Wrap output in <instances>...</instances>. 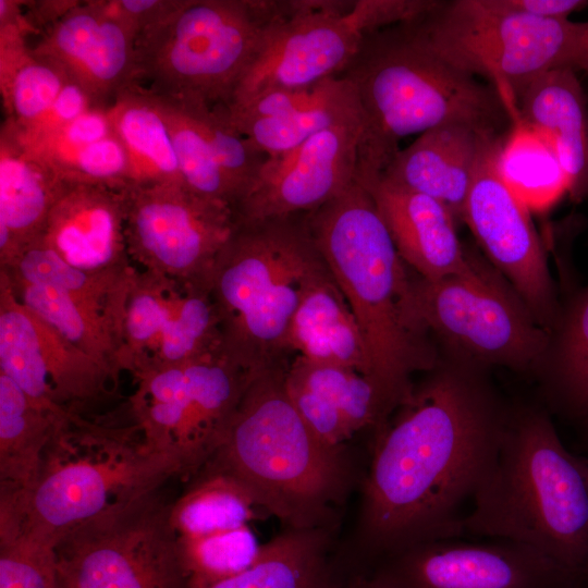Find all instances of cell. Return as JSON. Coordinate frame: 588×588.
<instances>
[{"mask_svg": "<svg viewBox=\"0 0 588 588\" xmlns=\"http://www.w3.org/2000/svg\"><path fill=\"white\" fill-rule=\"evenodd\" d=\"M507 413L481 369L456 358L414 384L375 431L353 576L413 544L464 536Z\"/></svg>", "mask_w": 588, "mask_h": 588, "instance_id": "cell-1", "label": "cell"}, {"mask_svg": "<svg viewBox=\"0 0 588 588\" xmlns=\"http://www.w3.org/2000/svg\"><path fill=\"white\" fill-rule=\"evenodd\" d=\"M463 532L527 546L583 588L588 581V462L565 448L543 409L509 411Z\"/></svg>", "mask_w": 588, "mask_h": 588, "instance_id": "cell-2", "label": "cell"}, {"mask_svg": "<svg viewBox=\"0 0 588 588\" xmlns=\"http://www.w3.org/2000/svg\"><path fill=\"white\" fill-rule=\"evenodd\" d=\"M309 233L364 336L376 381L399 403L412 376L439 362L419 311L414 278L369 192L356 180L305 213Z\"/></svg>", "mask_w": 588, "mask_h": 588, "instance_id": "cell-3", "label": "cell"}, {"mask_svg": "<svg viewBox=\"0 0 588 588\" xmlns=\"http://www.w3.org/2000/svg\"><path fill=\"white\" fill-rule=\"evenodd\" d=\"M413 21L365 34L339 75L352 85L360 111L355 177L383 172L413 134L460 123L503 135L513 125L497 88L438 57Z\"/></svg>", "mask_w": 588, "mask_h": 588, "instance_id": "cell-4", "label": "cell"}, {"mask_svg": "<svg viewBox=\"0 0 588 588\" xmlns=\"http://www.w3.org/2000/svg\"><path fill=\"white\" fill-rule=\"evenodd\" d=\"M287 366L253 377L198 473L235 481L286 528H328L350 486V468L344 449L322 443L297 413L285 388Z\"/></svg>", "mask_w": 588, "mask_h": 588, "instance_id": "cell-5", "label": "cell"}, {"mask_svg": "<svg viewBox=\"0 0 588 588\" xmlns=\"http://www.w3.org/2000/svg\"><path fill=\"white\" fill-rule=\"evenodd\" d=\"M182 475L150 448L130 415L125 424L72 412L47 445L34 483L0 492V540L54 548L72 529Z\"/></svg>", "mask_w": 588, "mask_h": 588, "instance_id": "cell-6", "label": "cell"}, {"mask_svg": "<svg viewBox=\"0 0 588 588\" xmlns=\"http://www.w3.org/2000/svg\"><path fill=\"white\" fill-rule=\"evenodd\" d=\"M208 282L219 352L256 372L284 364L293 316L310 281L327 268L305 213L237 221Z\"/></svg>", "mask_w": 588, "mask_h": 588, "instance_id": "cell-7", "label": "cell"}, {"mask_svg": "<svg viewBox=\"0 0 588 588\" xmlns=\"http://www.w3.org/2000/svg\"><path fill=\"white\" fill-rule=\"evenodd\" d=\"M289 0H175L137 35V84L171 98L229 106Z\"/></svg>", "mask_w": 588, "mask_h": 588, "instance_id": "cell-8", "label": "cell"}, {"mask_svg": "<svg viewBox=\"0 0 588 588\" xmlns=\"http://www.w3.org/2000/svg\"><path fill=\"white\" fill-rule=\"evenodd\" d=\"M413 23L438 57L497 88L513 123L517 99L534 79L574 70L584 32V22L503 11L487 0L438 1Z\"/></svg>", "mask_w": 588, "mask_h": 588, "instance_id": "cell-9", "label": "cell"}, {"mask_svg": "<svg viewBox=\"0 0 588 588\" xmlns=\"http://www.w3.org/2000/svg\"><path fill=\"white\" fill-rule=\"evenodd\" d=\"M416 302L430 333L478 367L542 368L551 332L488 260L468 249L465 266L438 280L414 278Z\"/></svg>", "mask_w": 588, "mask_h": 588, "instance_id": "cell-10", "label": "cell"}, {"mask_svg": "<svg viewBox=\"0 0 588 588\" xmlns=\"http://www.w3.org/2000/svg\"><path fill=\"white\" fill-rule=\"evenodd\" d=\"M166 485L83 523L54 546L68 588H191Z\"/></svg>", "mask_w": 588, "mask_h": 588, "instance_id": "cell-11", "label": "cell"}, {"mask_svg": "<svg viewBox=\"0 0 588 588\" xmlns=\"http://www.w3.org/2000/svg\"><path fill=\"white\" fill-rule=\"evenodd\" d=\"M257 372L220 352L145 367L134 373L137 389L130 400V415L150 448L174 458L183 476H194L215 453Z\"/></svg>", "mask_w": 588, "mask_h": 588, "instance_id": "cell-12", "label": "cell"}, {"mask_svg": "<svg viewBox=\"0 0 588 588\" xmlns=\"http://www.w3.org/2000/svg\"><path fill=\"white\" fill-rule=\"evenodd\" d=\"M131 261L183 286L208 289L236 228L235 210L185 184H134L122 189Z\"/></svg>", "mask_w": 588, "mask_h": 588, "instance_id": "cell-13", "label": "cell"}, {"mask_svg": "<svg viewBox=\"0 0 588 588\" xmlns=\"http://www.w3.org/2000/svg\"><path fill=\"white\" fill-rule=\"evenodd\" d=\"M0 372L36 405L58 414L99 401L119 376L23 305L1 269Z\"/></svg>", "mask_w": 588, "mask_h": 588, "instance_id": "cell-14", "label": "cell"}, {"mask_svg": "<svg viewBox=\"0 0 588 588\" xmlns=\"http://www.w3.org/2000/svg\"><path fill=\"white\" fill-rule=\"evenodd\" d=\"M367 575L384 588H583L536 550L498 539L419 542L385 556Z\"/></svg>", "mask_w": 588, "mask_h": 588, "instance_id": "cell-15", "label": "cell"}, {"mask_svg": "<svg viewBox=\"0 0 588 588\" xmlns=\"http://www.w3.org/2000/svg\"><path fill=\"white\" fill-rule=\"evenodd\" d=\"M354 5L355 0H289V12L271 28L230 105L339 76L366 34Z\"/></svg>", "mask_w": 588, "mask_h": 588, "instance_id": "cell-16", "label": "cell"}, {"mask_svg": "<svg viewBox=\"0 0 588 588\" xmlns=\"http://www.w3.org/2000/svg\"><path fill=\"white\" fill-rule=\"evenodd\" d=\"M503 135L492 137L482 152L462 220L487 260L513 285L537 320L552 334L560 310L547 257L528 207L507 186L497 168V150Z\"/></svg>", "mask_w": 588, "mask_h": 588, "instance_id": "cell-17", "label": "cell"}, {"mask_svg": "<svg viewBox=\"0 0 588 588\" xmlns=\"http://www.w3.org/2000/svg\"><path fill=\"white\" fill-rule=\"evenodd\" d=\"M360 130L357 115L280 157L267 158L235 209L236 220L254 222L307 213L340 195L355 181Z\"/></svg>", "mask_w": 588, "mask_h": 588, "instance_id": "cell-18", "label": "cell"}, {"mask_svg": "<svg viewBox=\"0 0 588 588\" xmlns=\"http://www.w3.org/2000/svg\"><path fill=\"white\" fill-rule=\"evenodd\" d=\"M136 39L109 1H77L32 49L60 66L94 107L108 108L137 84Z\"/></svg>", "mask_w": 588, "mask_h": 588, "instance_id": "cell-19", "label": "cell"}, {"mask_svg": "<svg viewBox=\"0 0 588 588\" xmlns=\"http://www.w3.org/2000/svg\"><path fill=\"white\" fill-rule=\"evenodd\" d=\"M39 240L82 270L132 268L124 233L122 189L68 183L46 220Z\"/></svg>", "mask_w": 588, "mask_h": 588, "instance_id": "cell-20", "label": "cell"}, {"mask_svg": "<svg viewBox=\"0 0 588 588\" xmlns=\"http://www.w3.org/2000/svg\"><path fill=\"white\" fill-rule=\"evenodd\" d=\"M355 180L369 192L401 258L418 277L438 280L465 266L468 249L444 204L396 185L381 173Z\"/></svg>", "mask_w": 588, "mask_h": 588, "instance_id": "cell-21", "label": "cell"}, {"mask_svg": "<svg viewBox=\"0 0 588 588\" xmlns=\"http://www.w3.org/2000/svg\"><path fill=\"white\" fill-rule=\"evenodd\" d=\"M68 183L4 120L0 132V267L41 235Z\"/></svg>", "mask_w": 588, "mask_h": 588, "instance_id": "cell-22", "label": "cell"}, {"mask_svg": "<svg viewBox=\"0 0 588 588\" xmlns=\"http://www.w3.org/2000/svg\"><path fill=\"white\" fill-rule=\"evenodd\" d=\"M494 136L500 135L460 123L433 127L400 149L381 174L441 201L461 220L482 152Z\"/></svg>", "mask_w": 588, "mask_h": 588, "instance_id": "cell-23", "label": "cell"}, {"mask_svg": "<svg viewBox=\"0 0 588 588\" xmlns=\"http://www.w3.org/2000/svg\"><path fill=\"white\" fill-rule=\"evenodd\" d=\"M576 71L561 68L534 79L516 102V122L539 133L553 148L568 195L588 194V98Z\"/></svg>", "mask_w": 588, "mask_h": 588, "instance_id": "cell-24", "label": "cell"}, {"mask_svg": "<svg viewBox=\"0 0 588 588\" xmlns=\"http://www.w3.org/2000/svg\"><path fill=\"white\" fill-rule=\"evenodd\" d=\"M286 351L314 364L347 367L373 378L359 326L328 267L304 292L290 324Z\"/></svg>", "mask_w": 588, "mask_h": 588, "instance_id": "cell-25", "label": "cell"}, {"mask_svg": "<svg viewBox=\"0 0 588 588\" xmlns=\"http://www.w3.org/2000/svg\"><path fill=\"white\" fill-rule=\"evenodd\" d=\"M329 546L328 528H286L247 569L208 588H335Z\"/></svg>", "mask_w": 588, "mask_h": 588, "instance_id": "cell-26", "label": "cell"}, {"mask_svg": "<svg viewBox=\"0 0 588 588\" xmlns=\"http://www.w3.org/2000/svg\"><path fill=\"white\" fill-rule=\"evenodd\" d=\"M108 113L127 152L132 185L185 184L170 131L147 88L127 87L109 105Z\"/></svg>", "mask_w": 588, "mask_h": 588, "instance_id": "cell-27", "label": "cell"}, {"mask_svg": "<svg viewBox=\"0 0 588 588\" xmlns=\"http://www.w3.org/2000/svg\"><path fill=\"white\" fill-rule=\"evenodd\" d=\"M71 413L39 407L0 372V492L34 483L47 445Z\"/></svg>", "mask_w": 588, "mask_h": 588, "instance_id": "cell-28", "label": "cell"}, {"mask_svg": "<svg viewBox=\"0 0 588 588\" xmlns=\"http://www.w3.org/2000/svg\"><path fill=\"white\" fill-rule=\"evenodd\" d=\"M8 278L23 305L117 375L122 371L119 331L113 314L57 289Z\"/></svg>", "mask_w": 588, "mask_h": 588, "instance_id": "cell-29", "label": "cell"}, {"mask_svg": "<svg viewBox=\"0 0 588 588\" xmlns=\"http://www.w3.org/2000/svg\"><path fill=\"white\" fill-rule=\"evenodd\" d=\"M22 30L0 27V90L5 120L25 128L41 117L69 82L56 63L36 54Z\"/></svg>", "mask_w": 588, "mask_h": 588, "instance_id": "cell-30", "label": "cell"}, {"mask_svg": "<svg viewBox=\"0 0 588 588\" xmlns=\"http://www.w3.org/2000/svg\"><path fill=\"white\" fill-rule=\"evenodd\" d=\"M360 115L352 85L336 76L322 82L316 98L286 114L232 123L267 158L280 157L314 135Z\"/></svg>", "mask_w": 588, "mask_h": 588, "instance_id": "cell-31", "label": "cell"}, {"mask_svg": "<svg viewBox=\"0 0 588 588\" xmlns=\"http://www.w3.org/2000/svg\"><path fill=\"white\" fill-rule=\"evenodd\" d=\"M540 371L559 408L588 416V285L560 311Z\"/></svg>", "mask_w": 588, "mask_h": 588, "instance_id": "cell-32", "label": "cell"}, {"mask_svg": "<svg viewBox=\"0 0 588 588\" xmlns=\"http://www.w3.org/2000/svg\"><path fill=\"white\" fill-rule=\"evenodd\" d=\"M0 269L13 280L50 286L110 311L118 323V315L134 267L123 271L82 270L64 261L38 238L25 247L11 264Z\"/></svg>", "mask_w": 588, "mask_h": 588, "instance_id": "cell-33", "label": "cell"}, {"mask_svg": "<svg viewBox=\"0 0 588 588\" xmlns=\"http://www.w3.org/2000/svg\"><path fill=\"white\" fill-rule=\"evenodd\" d=\"M495 162L503 181L528 208L546 207L568 194L567 180L553 148L520 122L513 123L502 136Z\"/></svg>", "mask_w": 588, "mask_h": 588, "instance_id": "cell-34", "label": "cell"}, {"mask_svg": "<svg viewBox=\"0 0 588 588\" xmlns=\"http://www.w3.org/2000/svg\"><path fill=\"white\" fill-rule=\"evenodd\" d=\"M193 483L172 505L177 540L228 532L257 518L258 507L235 481L217 474H196Z\"/></svg>", "mask_w": 588, "mask_h": 588, "instance_id": "cell-35", "label": "cell"}, {"mask_svg": "<svg viewBox=\"0 0 588 588\" xmlns=\"http://www.w3.org/2000/svg\"><path fill=\"white\" fill-rule=\"evenodd\" d=\"M287 371L326 397L353 433L382 426L400 403L373 378L355 369L314 364L295 356Z\"/></svg>", "mask_w": 588, "mask_h": 588, "instance_id": "cell-36", "label": "cell"}, {"mask_svg": "<svg viewBox=\"0 0 588 588\" xmlns=\"http://www.w3.org/2000/svg\"><path fill=\"white\" fill-rule=\"evenodd\" d=\"M183 285L134 268L120 314V368L135 373L147 360Z\"/></svg>", "mask_w": 588, "mask_h": 588, "instance_id": "cell-37", "label": "cell"}, {"mask_svg": "<svg viewBox=\"0 0 588 588\" xmlns=\"http://www.w3.org/2000/svg\"><path fill=\"white\" fill-rule=\"evenodd\" d=\"M149 93L170 131L186 186L235 210L236 194L212 155L192 103L185 99Z\"/></svg>", "mask_w": 588, "mask_h": 588, "instance_id": "cell-38", "label": "cell"}, {"mask_svg": "<svg viewBox=\"0 0 588 588\" xmlns=\"http://www.w3.org/2000/svg\"><path fill=\"white\" fill-rule=\"evenodd\" d=\"M219 322L208 289L182 286L164 328L137 371L149 366L185 363L219 352Z\"/></svg>", "mask_w": 588, "mask_h": 588, "instance_id": "cell-39", "label": "cell"}, {"mask_svg": "<svg viewBox=\"0 0 588 588\" xmlns=\"http://www.w3.org/2000/svg\"><path fill=\"white\" fill-rule=\"evenodd\" d=\"M32 148L41 155L66 183L100 184L115 189L132 185L128 156L115 132L86 144Z\"/></svg>", "mask_w": 588, "mask_h": 588, "instance_id": "cell-40", "label": "cell"}, {"mask_svg": "<svg viewBox=\"0 0 588 588\" xmlns=\"http://www.w3.org/2000/svg\"><path fill=\"white\" fill-rule=\"evenodd\" d=\"M191 588H208L247 569L261 544L249 526L188 540H177Z\"/></svg>", "mask_w": 588, "mask_h": 588, "instance_id": "cell-41", "label": "cell"}, {"mask_svg": "<svg viewBox=\"0 0 588 588\" xmlns=\"http://www.w3.org/2000/svg\"><path fill=\"white\" fill-rule=\"evenodd\" d=\"M54 549L23 538L0 540V588H59Z\"/></svg>", "mask_w": 588, "mask_h": 588, "instance_id": "cell-42", "label": "cell"}, {"mask_svg": "<svg viewBox=\"0 0 588 588\" xmlns=\"http://www.w3.org/2000/svg\"><path fill=\"white\" fill-rule=\"evenodd\" d=\"M287 395L309 430L326 445L344 449L354 434L340 412L321 394L292 376L285 375Z\"/></svg>", "mask_w": 588, "mask_h": 588, "instance_id": "cell-43", "label": "cell"}, {"mask_svg": "<svg viewBox=\"0 0 588 588\" xmlns=\"http://www.w3.org/2000/svg\"><path fill=\"white\" fill-rule=\"evenodd\" d=\"M91 108L94 105L84 89L69 81L49 109L34 123L25 128L14 125L26 142L33 143L54 133Z\"/></svg>", "mask_w": 588, "mask_h": 588, "instance_id": "cell-44", "label": "cell"}, {"mask_svg": "<svg viewBox=\"0 0 588 588\" xmlns=\"http://www.w3.org/2000/svg\"><path fill=\"white\" fill-rule=\"evenodd\" d=\"M499 10L541 17L568 19V16L588 4L583 0H487Z\"/></svg>", "mask_w": 588, "mask_h": 588, "instance_id": "cell-45", "label": "cell"}, {"mask_svg": "<svg viewBox=\"0 0 588 588\" xmlns=\"http://www.w3.org/2000/svg\"><path fill=\"white\" fill-rule=\"evenodd\" d=\"M175 0H119L109 1L111 8L127 22L138 35L159 21Z\"/></svg>", "mask_w": 588, "mask_h": 588, "instance_id": "cell-46", "label": "cell"}, {"mask_svg": "<svg viewBox=\"0 0 588 588\" xmlns=\"http://www.w3.org/2000/svg\"><path fill=\"white\" fill-rule=\"evenodd\" d=\"M574 70L584 71L588 74V21L584 22V32Z\"/></svg>", "mask_w": 588, "mask_h": 588, "instance_id": "cell-47", "label": "cell"}, {"mask_svg": "<svg viewBox=\"0 0 588 588\" xmlns=\"http://www.w3.org/2000/svg\"><path fill=\"white\" fill-rule=\"evenodd\" d=\"M339 588H384V587L370 575H357L347 579Z\"/></svg>", "mask_w": 588, "mask_h": 588, "instance_id": "cell-48", "label": "cell"}, {"mask_svg": "<svg viewBox=\"0 0 588 588\" xmlns=\"http://www.w3.org/2000/svg\"><path fill=\"white\" fill-rule=\"evenodd\" d=\"M59 588H68V587H65L64 585H62L61 581H60Z\"/></svg>", "mask_w": 588, "mask_h": 588, "instance_id": "cell-49", "label": "cell"}, {"mask_svg": "<svg viewBox=\"0 0 588 588\" xmlns=\"http://www.w3.org/2000/svg\"><path fill=\"white\" fill-rule=\"evenodd\" d=\"M588 462V461H587Z\"/></svg>", "mask_w": 588, "mask_h": 588, "instance_id": "cell-50", "label": "cell"}]
</instances>
